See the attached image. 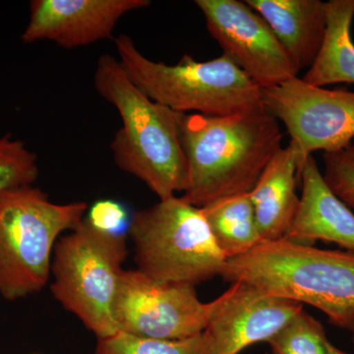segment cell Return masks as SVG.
Listing matches in <instances>:
<instances>
[{
    "label": "cell",
    "mask_w": 354,
    "mask_h": 354,
    "mask_svg": "<svg viewBox=\"0 0 354 354\" xmlns=\"http://www.w3.org/2000/svg\"><path fill=\"white\" fill-rule=\"evenodd\" d=\"M180 137L187 165L181 198L198 208L250 193L283 148L279 121L266 109L223 116L183 114Z\"/></svg>",
    "instance_id": "obj_1"
},
{
    "label": "cell",
    "mask_w": 354,
    "mask_h": 354,
    "mask_svg": "<svg viewBox=\"0 0 354 354\" xmlns=\"http://www.w3.org/2000/svg\"><path fill=\"white\" fill-rule=\"evenodd\" d=\"M94 86L122 121L111 143L115 165L143 181L160 200L184 192L187 165L180 137L183 114L144 94L111 55L99 58Z\"/></svg>",
    "instance_id": "obj_2"
},
{
    "label": "cell",
    "mask_w": 354,
    "mask_h": 354,
    "mask_svg": "<svg viewBox=\"0 0 354 354\" xmlns=\"http://www.w3.org/2000/svg\"><path fill=\"white\" fill-rule=\"evenodd\" d=\"M264 295L322 311L335 327L354 330V252L326 250L288 239L262 242L227 260L221 274Z\"/></svg>",
    "instance_id": "obj_3"
},
{
    "label": "cell",
    "mask_w": 354,
    "mask_h": 354,
    "mask_svg": "<svg viewBox=\"0 0 354 354\" xmlns=\"http://www.w3.org/2000/svg\"><path fill=\"white\" fill-rule=\"evenodd\" d=\"M114 46L130 80L177 113L223 116L266 109L262 88L227 55L197 62L185 55L169 65L145 57L128 35L114 39Z\"/></svg>",
    "instance_id": "obj_4"
},
{
    "label": "cell",
    "mask_w": 354,
    "mask_h": 354,
    "mask_svg": "<svg viewBox=\"0 0 354 354\" xmlns=\"http://www.w3.org/2000/svg\"><path fill=\"white\" fill-rule=\"evenodd\" d=\"M85 202L57 204L32 185L0 193V295L15 301L43 290L51 274L53 249L78 227Z\"/></svg>",
    "instance_id": "obj_5"
},
{
    "label": "cell",
    "mask_w": 354,
    "mask_h": 354,
    "mask_svg": "<svg viewBox=\"0 0 354 354\" xmlns=\"http://www.w3.org/2000/svg\"><path fill=\"white\" fill-rule=\"evenodd\" d=\"M128 234L137 270L158 281L196 286L221 277L227 262L202 209L181 197L135 212Z\"/></svg>",
    "instance_id": "obj_6"
},
{
    "label": "cell",
    "mask_w": 354,
    "mask_h": 354,
    "mask_svg": "<svg viewBox=\"0 0 354 354\" xmlns=\"http://www.w3.org/2000/svg\"><path fill=\"white\" fill-rule=\"evenodd\" d=\"M127 256L124 234L102 232L87 218L59 237L53 249L51 293L97 339L118 333L113 306Z\"/></svg>",
    "instance_id": "obj_7"
},
{
    "label": "cell",
    "mask_w": 354,
    "mask_h": 354,
    "mask_svg": "<svg viewBox=\"0 0 354 354\" xmlns=\"http://www.w3.org/2000/svg\"><path fill=\"white\" fill-rule=\"evenodd\" d=\"M209 311L196 286L158 281L139 270L121 272L113 306L118 332L165 341L202 334Z\"/></svg>",
    "instance_id": "obj_8"
},
{
    "label": "cell",
    "mask_w": 354,
    "mask_h": 354,
    "mask_svg": "<svg viewBox=\"0 0 354 354\" xmlns=\"http://www.w3.org/2000/svg\"><path fill=\"white\" fill-rule=\"evenodd\" d=\"M266 111L285 124L300 164L316 151L337 152L354 141V91L329 90L299 76L263 88Z\"/></svg>",
    "instance_id": "obj_9"
},
{
    "label": "cell",
    "mask_w": 354,
    "mask_h": 354,
    "mask_svg": "<svg viewBox=\"0 0 354 354\" xmlns=\"http://www.w3.org/2000/svg\"><path fill=\"white\" fill-rule=\"evenodd\" d=\"M207 29L230 57L261 88L298 76L271 27L262 16L239 0H196Z\"/></svg>",
    "instance_id": "obj_10"
},
{
    "label": "cell",
    "mask_w": 354,
    "mask_h": 354,
    "mask_svg": "<svg viewBox=\"0 0 354 354\" xmlns=\"http://www.w3.org/2000/svg\"><path fill=\"white\" fill-rule=\"evenodd\" d=\"M209 305L205 330L215 354H239L258 342H268L304 310L298 302L264 295L239 281Z\"/></svg>",
    "instance_id": "obj_11"
},
{
    "label": "cell",
    "mask_w": 354,
    "mask_h": 354,
    "mask_svg": "<svg viewBox=\"0 0 354 354\" xmlns=\"http://www.w3.org/2000/svg\"><path fill=\"white\" fill-rule=\"evenodd\" d=\"M150 0H32L21 39L76 48L111 39L121 18L150 6Z\"/></svg>",
    "instance_id": "obj_12"
},
{
    "label": "cell",
    "mask_w": 354,
    "mask_h": 354,
    "mask_svg": "<svg viewBox=\"0 0 354 354\" xmlns=\"http://www.w3.org/2000/svg\"><path fill=\"white\" fill-rule=\"evenodd\" d=\"M299 207L285 239L312 245L317 241L335 243L354 252V214L328 187L313 156L302 167Z\"/></svg>",
    "instance_id": "obj_13"
},
{
    "label": "cell",
    "mask_w": 354,
    "mask_h": 354,
    "mask_svg": "<svg viewBox=\"0 0 354 354\" xmlns=\"http://www.w3.org/2000/svg\"><path fill=\"white\" fill-rule=\"evenodd\" d=\"M302 167L292 142L279 151L251 190V201L263 241H281L297 216L300 197L297 193Z\"/></svg>",
    "instance_id": "obj_14"
},
{
    "label": "cell",
    "mask_w": 354,
    "mask_h": 354,
    "mask_svg": "<svg viewBox=\"0 0 354 354\" xmlns=\"http://www.w3.org/2000/svg\"><path fill=\"white\" fill-rule=\"evenodd\" d=\"M271 27L297 71L315 62L327 29L321 0H246Z\"/></svg>",
    "instance_id": "obj_15"
},
{
    "label": "cell",
    "mask_w": 354,
    "mask_h": 354,
    "mask_svg": "<svg viewBox=\"0 0 354 354\" xmlns=\"http://www.w3.org/2000/svg\"><path fill=\"white\" fill-rule=\"evenodd\" d=\"M326 14L327 29L322 48L302 79L316 87L354 84V0H330L326 2Z\"/></svg>",
    "instance_id": "obj_16"
},
{
    "label": "cell",
    "mask_w": 354,
    "mask_h": 354,
    "mask_svg": "<svg viewBox=\"0 0 354 354\" xmlns=\"http://www.w3.org/2000/svg\"><path fill=\"white\" fill-rule=\"evenodd\" d=\"M201 209L227 260L245 255L264 242L249 193L218 198Z\"/></svg>",
    "instance_id": "obj_17"
},
{
    "label": "cell",
    "mask_w": 354,
    "mask_h": 354,
    "mask_svg": "<svg viewBox=\"0 0 354 354\" xmlns=\"http://www.w3.org/2000/svg\"><path fill=\"white\" fill-rule=\"evenodd\" d=\"M93 354H215L206 330L190 339L178 341L148 339L118 332L97 339Z\"/></svg>",
    "instance_id": "obj_18"
},
{
    "label": "cell",
    "mask_w": 354,
    "mask_h": 354,
    "mask_svg": "<svg viewBox=\"0 0 354 354\" xmlns=\"http://www.w3.org/2000/svg\"><path fill=\"white\" fill-rule=\"evenodd\" d=\"M268 344L272 354H328L330 342L322 324L304 309Z\"/></svg>",
    "instance_id": "obj_19"
},
{
    "label": "cell",
    "mask_w": 354,
    "mask_h": 354,
    "mask_svg": "<svg viewBox=\"0 0 354 354\" xmlns=\"http://www.w3.org/2000/svg\"><path fill=\"white\" fill-rule=\"evenodd\" d=\"M39 176L38 158L10 134L0 138V193L32 185Z\"/></svg>",
    "instance_id": "obj_20"
},
{
    "label": "cell",
    "mask_w": 354,
    "mask_h": 354,
    "mask_svg": "<svg viewBox=\"0 0 354 354\" xmlns=\"http://www.w3.org/2000/svg\"><path fill=\"white\" fill-rule=\"evenodd\" d=\"M322 176L330 191L354 209V141L337 152L323 153Z\"/></svg>",
    "instance_id": "obj_21"
},
{
    "label": "cell",
    "mask_w": 354,
    "mask_h": 354,
    "mask_svg": "<svg viewBox=\"0 0 354 354\" xmlns=\"http://www.w3.org/2000/svg\"><path fill=\"white\" fill-rule=\"evenodd\" d=\"M87 221L93 227L113 234H123L125 227H129L127 209L113 200H100L88 209Z\"/></svg>",
    "instance_id": "obj_22"
},
{
    "label": "cell",
    "mask_w": 354,
    "mask_h": 354,
    "mask_svg": "<svg viewBox=\"0 0 354 354\" xmlns=\"http://www.w3.org/2000/svg\"><path fill=\"white\" fill-rule=\"evenodd\" d=\"M328 354H348L342 351V349L337 348V346H335L334 344H329V348H328Z\"/></svg>",
    "instance_id": "obj_23"
},
{
    "label": "cell",
    "mask_w": 354,
    "mask_h": 354,
    "mask_svg": "<svg viewBox=\"0 0 354 354\" xmlns=\"http://www.w3.org/2000/svg\"><path fill=\"white\" fill-rule=\"evenodd\" d=\"M353 346H354V330L353 332Z\"/></svg>",
    "instance_id": "obj_24"
},
{
    "label": "cell",
    "mask_w": 354,
    "mask_h": 354,
    "mask_svg": "<svg viewBox=\"0 0 354 354\" xmlns=\"http://www.w3.org/2000/svg\"><path fill=\"white\" fill-rule=\"evenodd\" d=\"M268 354V353H267ZM269 354H272V353H269Z\"/></svg>",
    "instance_id": "obj_25"
}]
</instances>
